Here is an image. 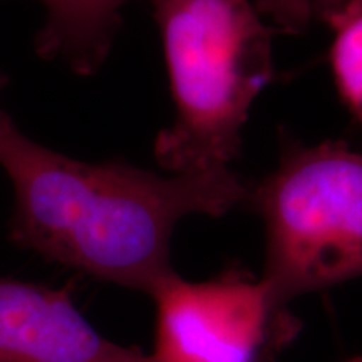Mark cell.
<instances>
[{
	"instance_id": "cell-1",
	"label": "cell",
	"mask_w": 362,
	"mask_h": 362,
	"mask_svg": "<svg viewBox=\"0 0 362 362\" xmlns=\"http://www.w3.org/2000/svg\"><path fill=\"white\" fill-rule=\"evenodd\" d=\"M0 166L13 193L12 243L148 296L176 274L178 221L228 214L250 189L230 168L161 176L117 160H74L25 136L2 107Z\"/></svg>"
},
{
	"instance_id": "cell-2",
	"label": "cell",
	"mask_w": 362,
	"mask_h": 362,
	"mask_svg": "<svg viewBox=\"0 0 362 362\" xmlns=\"http://www.w3.org/2000/svg\"><path fill=\"white\" fill-rule=\"evenodd\" d=\"M175 119L155 139L173 175L228 168L259 90L272 78V34L250 0H149Z\"/></svg>"
},
{
	"instance_id": "cell-3",
	"label": "cell",
	"mask_w": 362,
	"mask_h": 362,
	"mask_svg": "<svg viewBox=\"0 0 362 362\" xmlns=\"http://www.w3.org/2000/svg\"><path fill=\"white\" fill-rule=\"evenodd\" d=\"M247 203L264 220L262 282L277 309L362 279V155L346 143L287 144Z\"/></svg>"
},
{
	"instance_id": "cell-4",
	"label": "cell",
	"mask_w": 362,
	"mask_h": 362,
	"mask_svg": "<svg viewBox=\"0 0 362 362\" xmlns=\"http://www.w3.org/2000/svg\"><path fill=\"white\" fill-rule=\"evenodd\" d=\"M156 302V362H255L275 310L267 285L226 274L188 282L178 274Z\"/></svg>"
},
{
	"instance_id": "cell-5",
	"label": "cell",
	"mask_w": 362,
	"mask_h": 362,
	"mask_svg": "<svg viewBox=\"0 0 362 362\" xmlns=\"http://www.w3.org/2000/svg\"><path fill=\"white\" fill-rule=\"evenodd\" d=\"M0 362H156L103 337L67 288L0 277Z\"/></svg>"
},
{
	"instance_id": "cell-6",
	"label": "cell",
	"mask_w": 362,
	"mask_h": 362,
	"mask_svg": "<svg viewBox=\"0 0 362 362\" xmlns=\"http://www.w3.org/2000/svg\"><path fill=\"white\" fill-rule=\"evenodd\" d=\"M45 22L35 35V52L45 61H61L79 76L96 74L121 25V7L129 0H37ZM264 16L282 29L297 33L307 24L312 0H255Z\"/></svg>"
},
{
	"instance_id": "cell-7",
	"label": "cell",
	"mask_w": 362,
	"mask_h": 362,
	"mask_svg": "<svg viewBox=\"0 0 362 362\" xmlns=\"http://www.w3.org/2000/svg\"><path fill=\"white\" fill-rule=\"evenodd\" d=\"M312 12L332 33L334 83L347 110L362 123V0H314Z\"/></svg>"
},
{
	"instance_id": "cell-8",
	"label": "cell",
	"mask_w": 362,
	"mask_h": 362,
	"mask_svg": "<svg viewBox=\"0 0 362 362\" xmlns=\"http://www.w3.org/2000/svg\"><path fill=\"white\" fill-rule=\"evenodd\" d=\"M8 84V78L4 72H0V93H2V89L6 88V86Z\"/></svg>"
},
{
	"instance_id": "cell-9",
	"label": "cell",
	"mask_w": 362,
	"mask_h": 362,
	"mask_svg": "<svg viewBox=\"0 0 362 362\" xmlns=\"http://www.w3.org/2000/svg\"><path fill=\"white\" fill-rule=\"evenodd\" d=\"M347 362H362V354L356 356V357H352V359H349Z\"/></svg>"
}]
</instances>
